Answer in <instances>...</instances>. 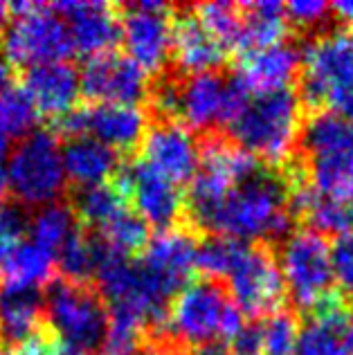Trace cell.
I'll list each match as a JSON object with an SVG mask.
<instances>
[{
  "mask_svg": "<svg viewBox=\"0 0 353 355\" xmlns=\"http://www.w3.org/2000/svg\"><path fill=\"white\" fill-rule=\"evenodd\" d=\"M291 211V191L284 178L257 166L193 220L218 236L248 243L286 236Z\"/></svg>",
  "mask_w": 353,
  "mask_h": 355,
  "instance_id": "cell-1",
  "label": "cell"
},
{
  "mask_svg": "<svg viewBox=\"0 0 353 355\" xmlns=\"http://www.w3.org/2000/svg\"><path fill=\"white\" fill-rule=\"evenodd\" d=\"M239 148L266 162H282L302 135V104L291 88L273 92H243L227 121Z\"/></svg>",
  "mask_w": 353,
  "mask_h": 355,
  "instance_id": "cell-2",
  "label": "cell"
},
{
  "mask_svg": "<svg viewBox=\"0 0 353 355\" xmlns=\"http://www.w3.org/2000/svg\"><path fill=\"white\" fill-rule=\"evenodd\" d=\"M169 333L182 344L207 347L232 342L243 329V315L214 282L187 284L166 308Z\"/></svg>",
  "mask_w": 353,
  "mask_h": 355,
  "instance_id": "cell-3",
  "label": "cell"
},
{
  "mask_svg": "<svg viewBox=\"0 0 353 355\" xmlns=\"http://www.w3.org/2000/svg\"><path fill=\"white\" fill-rule=\"evenodd\" d=\"M302 92L353 124V30L315 36L302 54Z\"/></svg>",
  "mask_w": 353,
  "mask_h": 355,
  "instance_id": "cell-4",
  "label": "cell"
},
{
  "mask_svg": "<svg viewBox=\"0 0 353 355\" xmlns=\"http://www.w3.org/2000/svg\"><path fill=\"white\" fill-rule=\"evenodd\" d=\"M12 12L0 27V54L12 70L66 61L72 54L66 23L54 5L18 3Z\"/></svg>",
  "mask_w": 353,
  "mask_h": 355,
  "instance_id": "cell-5",
  "label": "cell"
},
{
  "mask_svg": "<svg viewBox=\"0 0 353 355\" xmlns=\"http://www.w3.org/2000/svg\"><path fill=\"white\" fill-rule=\"evenodd\" d=\"M95 277L101 299H106L110 308V320L133 324L142 331L148 324L164 320L166 302L171 297L153 282L140 261L106 250Z\"/></svg>",
  "mask_w": 353,
  "mask_h": 355,
  "instance_id": "cell-6",
  "label": "cell"
},
{
  "mask_svg": "<svg viewBox=\"0 0 353 355\" xmlns=\"http://www.w3.org/2000/svg\"><path fill=\"white\" fill-rule=\"evenodd\" d=\"M5 182L14 198L30 207L57 202L68 182L59 139L50 130H32L21 137L5 162Z\"/></svg>",
  "mask_w": 353,
  "mask_h": 355,
  "instance_id": "cell-7",
  "label": "cell"
},
{
  "mask_svg": "<svg viewBox=\"0 0 353 355\" xmlns=\"http://www.w3.org/2000/svg\"><path fill=\"white\" fill-rule=\"evenodd\" d=\"M43 315L54 338L72 355H86L101 347L108 329L106 304L88 286L63 279L43 297Z\"/></svg>",
  "mask_w": 353,
  "mask_h": 355,
  "instance_id": "cell-8",
  "label": "cell"
},
{
  "mask_svg": "<svg viewBox=\"0 0 353 355\" xmlns=\"http://www.w3.org/2000/svg\"><path fill=\"white\" fill-rule=\"evenodd\" d=\"M243 92L234 79H225L218 72H203L160 86L155 92V106L166 115H175L189 130H207L227 124Z\"/></svg>",
  "mask_w": 353,
  "mask_h": 355,
  "instance_id": "cell-9",
  "label": "cell"
},
{
  "mask_svg": "<svg viewBox=\"0 0 353 355\" xmlns=\"http://www.w3.org/2000/svg\"><path fill=\"white\" fill-rule=\"evenodd\" d=\"M277 266L295 306L304 311H318L333 297V250L320 232L297 230L286 234Z\"/></svg>",
  "mask_w": 353,
  "mask_h": 355,
  "instance_id": "cell-10",
  "label": "cell"
},
{
  "mask_svg": "<svg viewBox=\"0 0 353 355\" xmlns=\"http://www.w3.org/2000/svg\"><path fill=\"white\" fill-rule=\"evenodd\" d=\"M119 39L126 57L148 74L164 68L171 59L173 21L169 5L157 0H142L128 5L119 18Z\"/></svg>",
  "mask_w": 353,
  "mask_h": 355,
  "instance_id": "cell-11",
  "label": "cell"
},
{
  "mask_svg": "<svg viewBox=\"0 0 353 355\" xmlns=\"http://www.w3.org/2000/svg\"><path fill=\"white\" fill-rule=\"evenodd\" d=\"M225 279L230 286V299L241 315L268 317L279 311L286 293L284 279L277 259L264 248L246 245Z\"/></svg>",
  "mask_w": 353,
  "mask_h": 355,
  "instance_id": "cell-12",
  "label": "cell"
},
{
  "mask_svg": "<svg viewBox=\"0 0 353 355\" xmlns=\"http://www.w3.org/2000/svg\"><path fill=\"white\" fill-rule=\"evenodd\" d=\"M259 166L252 155L246 153L236 144L212 139L200 148L198 169L191 178L189 189V207L191 216L198 218L227 189H232L239 180H243Z\"/></svg>",
  "mask_w": 353,
  "mask_h": 355,
  "instance_id": "cell-13",
  "label": "cell"
},
{
  "mask_svg": "<svg viewBox=\"0 0 353 355\" xmlns=\"http://www.w3.org/2000/svg\"><path fill=\"white\" fill-rule=\"evenodd\" d=\"M63 121L68 133L92 137L115 153L142 144L146 133V113L137 104H90L74 108Z\"/></svg>",
  "mask_w": 353,
  "mask_h": 355,
  "instance_id": "cell-14",
  "label": "cell"
},
{
  "mask_svg": "<svg viewBox=\"0 0 353 355\" xmlns=\"http://www.w3.org/2000/svg\"><path fill=\"white\" fill-rule=\"evenodd\" d=\"M119 189L133 205V211L148 227L171 230L182 211L180 187L169 178L153 171L142 160H133L126 166L119 180Z\"/></svg>",
  "mask_w": 353,
  "mask_h": 355,
  "instance_id": "cell-15",
  "label": "cell"
},
{
  "mask_svg": "<svg viewBox=\"0 0 353 355\" xmlns=\"http://www.w3.org/2000/svg\"><path fill=\"white\" fill-rule=\"evenodd\" d=\"M81 92L95 104H137L148 90L146 72L126 54L104 52L79 72Z\"/></svg>",
  "mask_w": 353,
  "mask_h": 355,
  "instance_id": "cell-16",
  "label": "cell"
},
{
  "mask_svg": "<svg viewBox=\"0 0 353 355\" xmlns=\"http://www.w3.org/2000/svg\"><path fill=\"white\" fill-rule=\"evenodd\" d=\"M137 261L166 295L175 297L198 270V243L182 230H160Z\"/></svg>",
  "mask_w": 353,
  "mask_h": 355,
  "instance_id": "cell-17",
  "label": "cell"
},
{
  "mask_svg": "<svg viewBox=\"0 0 353 355\" xmlns=\"http://www.w3.org/2000/svg\"><path fill=\"white\" fill-rule=\"evenodd\" d=\"M142 162L153 171L182 184L193 178L200 160V146L193 133L180 121H160L146 128L142 137Z\"/></svg>",
  "mask_w": 353,
  "mask_h": 355,
  "instance_id": "cell-18",
  "label": "cell"
},
{
  "mask_svg": "<svg viewBox=\"0 0 353 355\" xmlns=\"http://www.w3.org/2000/svg\"><path fill=\"white\" fill-rule=\"evenodd\" d=\"M61 14L72 43V52L88 59L110 52L119 41V16L110 5L97 0H68L54 5Z\"/></svg>",
  "mask_w": 353,
  "mask_h": 355,
  "instance_id": "cell-19",
  "label": "cell"
},
{
  "mask_svg": "<svg viewBox=\"0 0 353 355\" xmlns=\"http://www.w3.org/2000/svg\"><path fill=\"white\" fill-rule=\"evenodd\" d=\"M23 90L39 115L66 119L81 95L79 72L68 61L45 63L25 70Z\"/></svg>",
  "mask_w": 353,
  "mask_h": 355,
  "instance_id": "cell-20",
  "label": "cell"
},
{
  "mask_svg": "<svg viewBox=\"0 0 353 355\" xmlns=\"http://www.w3.org/2000/svg\"><path fill=\"white\" fill-rule=\"evenodd\" d=\"M302 54L291 43H275L268 48L250 50L239 65L236 83L246 92H273L291 88V81L300 72Z\"/></svg>",
  "mask_w": 353,
  "mask_h": 355,
  "instance_id": "cell-21",
  "label": "cell"
},
{
  "mask_svg": "<svg viewBox=\"0 0 353 355\" xmlns=\"http://www.w3.org/2000/svg\"><path fill=\"white\" fill-rule=\"evenodd\" d=\"M171 57L189 77V74L216 72L227 57V48L191 12L184 14L178 23H173Z\"/></svg>",
  "mask_w": 353,
  "mask_h": 355,
  "instance_id": "cell-22",
  "label": "cell"
},
{
  "mask_svg": "<svg viewBox=\"0 0 353 355\" xmlns=\"http://www.w3.org/2000/svg\"><path fill=\"white\" fill-rule=\"evenodd\" d=\"M43 317V297L39 291L0 286V349H21L39 338Z\"/></svg>",
  "mask_w": 353,
  "mask_h": 355,
  "instance_id": "cell-23",
  "label": "cell"
},
{
  "mask_svg": "<svg viewBox=\"0 0 353 355\" xmlns=\"http://www.w3.org/2000/svg\"><path fill=\"white\" fill-rule=\"evenodd\" d=\"M349 315V308L331 297L315 311L313 320L300 329L295 355H353L345 331Z\"/></svg>",
  "mask_w": 353,
  "mask_h": 355,
  "instance_id": "cell-24",
  "label": "cell"
},
{
  "mask_svg": "<svg viewBox=\"0 0 353 355\" xmlns=\"http://www.w3.org/2000/svg\"><path fill=\"white\" fill-rule=\"evenodd\" d=\"M306 157V187L322 198L353 205V146L327 148Z\"/></svg>",
  "mask_w": 353,
  "mask_h": 355,
  "instance_id": "cell-25",
  "label": "cell"
},
{
  "mask_svg": "<svg viewBox=\"0 0 353 355\" xmlns=\"http://www.w3.org/2000/svg\"><path fill=\"white\" fill-rule=\"evenodd\" d=\"M61 157L66 178L81 189L106 184L117 171V153L86 135H72L61 146Z\"/></svg>",
  "mask_w": 353,
  "mask_h": 355,
  "instance_id": "cell-26",
  "label": "cell"
},
{
  "mask_svg": "<svg viewBox=\"0 0 353 355\" xmlns=\"http://www.w3.org/2000/svg\"><path fill=\"white\" fill-rule=\"evenodd\" d=\"M288 30L286 7L275 0H257L241 7V50H259L282 43Z\"/></svg>",
  "mask_w": 353,
  "mask_h": 355,
  "instance_id": "cell-27",
  "label": "cell"
},
{
  "mask_svg": "<svg viewBox=\"0 0 353 355\" xmlns=\"http://www.w3.org/2000/svg\"><path fill=\"white\" fill-rule=\"evenodd\" d=\"M54 263H57V257L52 252L36 245L34 241H21L0 266L3 286L41 291V286L52 279Z\"/></svg>",
  "mask_w": 353,
  "mask_h": 355,
  "instance_id": "cell-28",
  "label": "cell"
},
{
  "mask_svg": "<svg viewBox=\"0 0 353 355\" xmlns=\"http://www.w3.org/2000/svg\"><path fill=\"white\" fill-rule=\"evenodd\" d=\"M36 117L39 113L21 83H16L12 68L0 61V135L7 142L14 137H25L34 130Z\"/></svg>",
  "mask_w": 353,
  "mask_h": 355,
  "instance_id": "cell-29",
  "label": "cell"
},
{
  "mask_svg": "<svg viewBox=\"0 0 353 355\" xmlns=\"http://www.w3.org/2000/svg\"><path fill=\"white\" fill-rule=\"evenodd\" d=\"M291 205L293 209L304 214L306 220L313 225L311 230L320 232L322 236H342L353 230V205L322 198L309 187H300V191H295V198H291Z\"/></svg>",
  "mask_w": 353,
  "mask_h": 355,
  "instance_id": "cell-30",
  "label": "cell"
},
{
  "mask_svg": "<svg viewBox=\"0 0 353 355\" xmlns=\"http://www.w3.org/2000/svg\"><path fill=\"white\" fill-rule=\"evenodd\" d=\"M74 205H77V216L86 223V225L95 227L97 232H104L106 227L113 225L122 214L131 209L122 189L108 182L81 189L77 193V202Z\"/></svg>",
  "mask_w": 353,
  "mask_h": 355,
  "instance_id": "cell-31",
  "label": "cell"
},
{
  "mask_svg": "<svg viewBox=\"0 0 353 355\" xmlns=\"http://www.w3.org/2000/svg\"><path fill=\"white\" fill-rule=\"evenodd\" d=\"M74 234H77V220L66 205H45V207L36 209L30 220V241L52 252L54 257Z\"/></svg>",
  "mask_w": 353,
  "mask_h": 355,
  "instance_id": "cell-32",
  "label": "cell"
},
{
  "mask_svg": "<svg viewBox=\"0 0 353 355\" xmlns=\"http://www.w3.org/2000/svg\"><path fill=\"white\" fill-rule=\"evenodd\" d=\"M104 254H106V248L101 245V243L77 232V234L59 250L57 261L68 282L81 284L83 279L97 275L101 261H104Z\"/></svg>",
  "mask_w": 353,
  "mask_h": 355,
  "instance_id": "cell-33",
  "label": "cell"
},
{
  "mask_svg": "<svg viewBox=\"0 0 353 355\" xmlns=\"http://www.w3.org/2000/svg\"><path fill=\"white\" fill-rule=\"evenodd\" d=\"M257 335L264 355H295L300 326L291 313L277 311L257 326Z\"/></svg>",
  "mask_w": 353,
  "mask_h": 355,
  "instance_id": "cell-34",
  "label": "cell"
},
{
  "mask_svg": "<svg viewBox=\"0 0 353 355\" xmlns=\"http://www.w3.org/2000/svg\"><path fill=\"white\" fill-rule=\"evenodd\" d=\"M198 21L225 45V48H239L241 36V7L232 3H203L193 9Z\"/></svg>",
  "mask_w": 353,
  "mask_h": 355,
  "instance_id": "cell-35",
  "label": "cell"
},
{
  "mask_svg": "<svg viewBox=\"0 0 353 355\" xmlns=\"http://www.w3.org/2000/svg\"><path fill=\"white\" fill-rule=\"evenodd\" d=\"M243 248L246 243L212 234L207 241H203L198 245V270H203V272L214 279H225L230 270L234 268Z\"/></svg>",
  "mask_w": 353,
  "mask_h": 355,
  "instance_id": "cell-36",
  "label": "cell"
},
{
  "mask_svg": "<svg viewBox=\"0 0 353 355\" xmlns=\"http://www.w3.org/2000/svg\"><path fill=\"white\" fill-rule=\"evenodd\" d=\"M101 355H146L142 329L108 317V329L101 340Z\"/></svg>",
  "mask_w": 353,
  "mask_h": 355,
  "instance_id": "cell-37",
  "label": "cell"
},
{
  "mask_svg": "<svg viewBox=\"0 0 353 355\" xmlns=\"http://www.w3.org/2000/svg\"><path fill=\"white\" fill-rule=\"evenodd\" d=\"M23 232H25V220L21 209L12 202L0 200V266L9 257V252L23 241L21 239Z\"/></svg>",
  "mask_w": 353,
  "mask_h": 355,
  "instance_id": "cell-38",
  "label": "cell"
},
{
  "mask_svg": "<svg viewBox=\"0 0 353 355\" xmlns=\"http://www.w3.org/2000/svg\"><path fill=\"white\" fill-rule=\"evenodd\" d=\"M333 250V275H336V284L347 295L353 297V230L347 234L338 236Z\"/></svg>",
  "mask_w": 353,
  "mask_h": 355,
  "instance_id": "cell-39",
  "label": "cell"
},
{
  "mask_svg": "<svg viewBox=\"0 0 353 355\" xmlns=\"http://www.w3.org/2000/svg\"><path fill=\"white\" fill-rule=\"evenodd\" d=\"M286 18L300 27H315L324 23V18L331 12V7L322 0H293V3L284 5Z\"/></svg>",
  "mask_w": 353,
  "mask_h": 355,
  "instance_id": "cell-40",
  "label": "cell"
},
{
  "mask_svg": "<svg viewBox=\"0 0 353 355\" xmlns=\"http://www.w3.org/2000/svg\"><path fill=\"white\" fill-rule=\"evenodd\" d=\"M16 355H57V351H54V347L48 340H43L39 335V338L23 344V347L16 351Z\"/></svg>",
  "mask_w": 353,
  "mask_h": 355,
  "instance_id": "cell-41",
  "label": "cell"
},
{
  "mask_svg": "<svg viewBox=\"0 0 353 355\" xmlns=\"http://www.w3.org/2000/svg\"><path fill=\"white\" fill-rule=\"evenodd\" d=\"M331 14H336V18H340L342 23L353 25V0H340V3H333Z\"/></svg>",
  "mask_w": 353,
  "mask_h": 355,
  "instance_id": "cell-42",
  "label": "cell"
},
{
  "mask_svg": "<svg viewBox=\"0 0 353 355\" xmlns=\"http://www.w3.org/2000/svg\"><path fill=\"white\" fill-rule=\"evenodd\" d=\"M9 14H12V7L5 5V3H0V27H3L9 21Z\"/></svg>",
  "mask_w": 353,
  "mask_h": 355,
  "instance_id": "cell-43",
  "label": "cell"
},
{
  "mask_svg": "<svg viewBox=\"0 0 353 355\" xmlns=\"http://www.w3.org/2000/svg\"><path fill=\"white\" fill-rule=\"evenodd\" d=\"M7 189V182H5V164H0V193Z\"/></svg>",
  "mask_w": 353,
  "mask_h": 355,
  "instance_id": "cell-44",
  "label": "cell"
},
{
  "mask_svg": "<svg viewBox=\"0 0 353 355\" xmlns=\"http://www.w3.org/2000/svg\"><path fill=\"white\" fill-rule=\"evenodd\" d=\"M0 355H9V353H7L5 349H0Z\"/></svg>",
  "mask_w": 353,
  "mask_h": 355,
  "instance_id": "cell-45",
  "label": "cell"
},
{
  "mask_svg": "<svg viewBox=\"0 0 353 355\" xmlns=\"http://www.w3.org/2000/svg\"><path fill=\"white\" fill-rule=\"evenodd\" d=\"M68 355H72V353H68Z\"/></svg>",
  "mask_w": 353,
  "mask_h": 355,
  "instance_id": "cell-46",
  "label": "cell"
}]
</instances>
